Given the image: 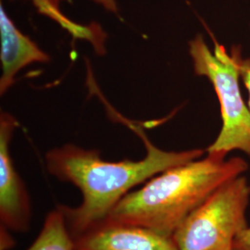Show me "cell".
Here are the masks:
<instances>
[{
    "instance_id": "cell-3",
    "label": "cell",
    "mask_w": 250,
    "mask_h": 250,
    "mask_svg": "<svg viewBox=\"0 0 250 250\" xmlns=\"http://www.w3.org/2000/svg\"><path fill=\"white\" fill-rule=\"evenodd\" d=\"M188 45L196 74L211 83L221 107L222 129L206 151L226 159L230 152L240 150L250 158V109L239 83L241 48L234 46L228 53L214 39L211 51L201 35Z\"/></svg>"
},
{
    "instance_id": "cell-2",
    "label": "cell",
    "mask_w": 250,
    "mask_h": 250,
    "mask_svg": "<svg viewBox=\"0 0 250 250\" xmlns=\"http://www.w3.org/2000/svg\"><path fill=\"white\" fill-rule=\"evenodd\" d=\"M249 170L239 157L207 153L149 179L143 188L123 197L104 221L133 224L172 237L184 221L218 188ZM103 222V221H102Z\"/></svg>"
},
{
    "instance_id": "cell-7",
    "label": "cell",
    "mask_w": 250,
    "mask_h": 250,
    "mask_svg": "<svg viewBox=\"0 0 250 250\" xmlns=\"http://www.w3.org/2000/svg\"><path fill=\"white\" fill-rule=\"evenodd\" d=\"M0 38L2 65L0 94L4 95L13 85L15 76L21 69L34 63L48 62L50 58L15 26L2 4L0 5Z\"/></svg>"
},
{
    "instance_id": "cell-9",
    "label": "cell",
    "mask_w": 250,
    "mask_h": 250,
    "mask_svg": "<svg viewBox=\"0 0 250 250\" xmlns=\"http://www.w3.org/2000/svg\"><path fill=\"white\" fill-rule=\"evenodd\" d=\"M41 13L49 16L63 25H71L72 22L63 16L60 10V3L63 0H31ZM95 3L102 6L104 9L111 13H118L119 8L116 0H92Z\"/></svg>"
},
{
    "instance_id": "cell-5",
    "label": "cell",
    "mask_w": 250,
    "mask_h": 250,
    "mask_svg": "<svg viewBox=\"0 0 250 250\" xmlns=\"http://www.w3.org/2000/svg\"><path fill=\"white\" fill-rule=\"evenodd\" d=\"M18 126L17 120L7 112L0 115V223L1 250L14 243L9 232H26L32 218L31 200L23 181L14 167L9 146Z\"/></svg>"
},
{
    "instance_id": "cell-4",
    "label": "cell",
    "mask_w": 250,
    "mask_h": 250,
    "mask_svg": "<svg viewBox=\"0 0 250 250\" xmlns=\"http://www.w3.org/2000/svg\"><path fill=\"white\" fill-rule=\"evenodd\" d=\"M250 185L244 175L218 188L172 235L179 250H233L236 236L248 228Z\"/></svg>"
},
{
    "instance_id": "cell-1",
    "label": "cell",
    "mask_w": 250,
    "mask_h": 250,
    "mask_svg": "<svg viewBox=\"0 0 250 250\" xmlns=\"http://www.w3.org/2000/svg\"><path fill=\"white\" fill-rule=\"evenodd\" d=\"M119 118L142 139L146 154L141 161H104L98 150L74 145L54 148L45 155L48 172L62 182L71 183L82 193L83 200L78 207L60 206L73 237L104 221L134 187L204 154L203 149L162 150L152 143L139 125Z\"/></svg>"
},
{
    "instance_id": "cell-6",
    "label": "cell",
    "mask_w": 250,
    "mask_h": 250,
    "mask_svg": "<svg viewBox=\"0 0 250 250\" xmlns=\"http://www.w3.org/2000/svg\"><path fill=\"white\" fill-rule=\"evenodd\" d=\"M73 239L74 250H179L172 237L142 226L107 221Z\"/></svg>"
},
{
    "instance_id": "cell-10",
    "label": "cell",
    "mask_w": 250,
    "mask_h": 250,
    "mask_svg": "<svg viewBox=\"0 0 250 250\" xmlns=\"http://www.w3.org/2000/svg\"><path fill=\"white\" fill-rule=\"evenodd\" d=\"M239 70H240V77H241L242 82L249 93L248 105L250 109V58L249 59L241 58L240 62H239Z\"/></svg>"
},
{
    "instance_id": "cell-8",
    "label": "cell",
    "mask_w": 250,
    "mask_h": 250,
    "mask_svg": "<svg viewBox=\"0 0 250 250\" xmlns=\"http://www.w3.org/2000/svg\"><path fill=\"white\" fill-rule=\"evenodd\" d=\"M26 250H74V239L60 206L46 215L38 236Z\"/></svg>"
},
{
    "instance_id": "cell-11",
    "label": "cell",
    "mask_w": 250,
    "mask_h": 250,
    "mask_svg": "<svg viewBox=\"0 0 250 250\" xmlns=\"http://www.w3.org/2000/svg\"><path fill=\"white\" fill-rule=\"evenodd\" d=\"M233 250H250V227L246 228L236 236Z\"/></svg>"
}]
</instances>
